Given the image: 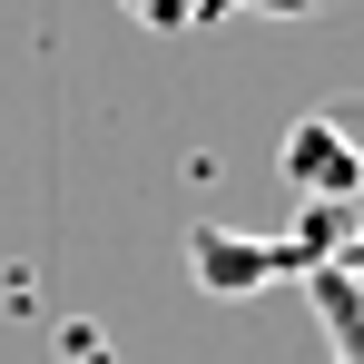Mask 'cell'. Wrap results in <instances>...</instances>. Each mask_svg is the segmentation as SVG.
Here are the masks:
<instances>
[{
	"mask_svg": "<svg viewBox=\"0 0 364 364\" xmlns=\"http://www.w3.org/2000/svg\"><path fill=\"white\" fill-rule=\"evenodd\" d=\"M276 168L305 207H355L364 197V109H305L276 148Z\"/></svg>",
	"mask_w": 364,
	"mask_h": 364,
	"instance_id": "6da1fadb",
	"label": "cell"
},
{
	"mask_svg": "<svg viewBox=\"0 0 364 364\" xmlns=\"http://www.w3.org/2000/svg\"><path fill=\"white\" fill-rule=\"evenodd\" d=\"M187 276L197 296H266L276 276H305V246L296 237H237V227H187Z\"/></svg>",
	"mask_w": 364,
	"mask_h": 364,
	"instance_id": "7a4b0ae2",
	"label": "cell"
},
{
	"mask_svg": "<svg viewBox=\"0 0 364 364\" xmlns=\"http://www.w3.org/2000/svg\"><path fill=\"white\" fill-rule=\"evenodd\" d=\"M305 296H315V325H325V355L364 364V286L345 266H305Z\"/></svg>",
	"mask_w": 364,
	"mask_h": 364,
	"instance_id": "3957f363",
	"label": "cell"
},
{
	"mask_svg": "<svg viewBox=\"0 0 364 364\" xmlns=\"http://www.w3.org/2000/svg\"><path fill=\"white\" fill-rule=\"evenodd\" d=\"M128 20H148V30H197V20H217V0H119Z\"/></svg>",
	"mask_w": 364,
	"mask_h": 364,
	"instance_id": "277c9868",
	"label": "cell"
},
{
	"mask_svg": "<svg viewBox=\"0 0 364 364\" xmlns=\"http://www.w3.org/2000/svg\"><path fill=\"white\" fill-rule=\"evenodd\" d=\"M246 10H266V20H315V10H335V0H246Z\"/></svg>",
	"mask_w": 364,
	"mask_h": 364,
	"instance_id": "5b68a950",
	"label": "cell"
},
{
	"mask_svg": "<svg viewBox=\"0 0 364 364\" xmlns=\"http://www.w3.org/2000/svg\"><path fill=\"white\" fill-rule=\"evenodd\" d=\"M325 266H345V276H355V286H364V227H355V237H345V246H335Z\"/></svg>",
	"mask_w": 364,
	"mask_h": 364,
	"instance_id": "8992f818",
	"label": "cell"
}]
</instances>
